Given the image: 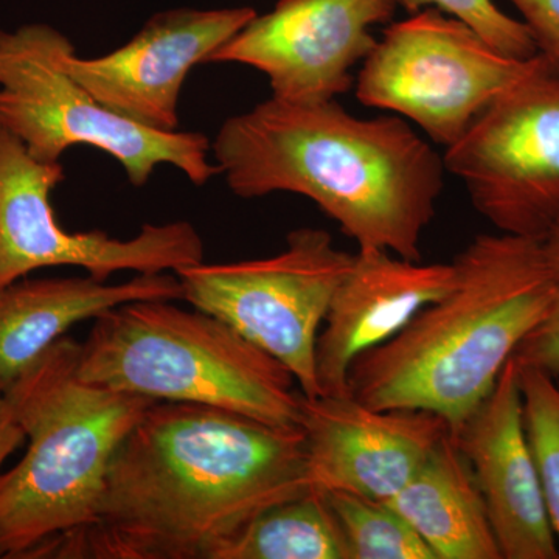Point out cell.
Listing matches in <instances>:
<instances>
[{
    "mask_svg": "<svg viewBox=\"0 0 559 559\" xmlns=\"http://www.w3.org/2000/svg\"><path fill=\"white\" fill-rule=\"evenodd\" d=\"M301 428L154 401L110 462L94 524L58 559H216L271 507L311 491Z\"/></svg>",
    "mask_w": 559,
    "mask_h": 559,
    "instance_id": "1",
    "label": "cell"
},
{
    "mask_svg": "<svg viewBox=\"0 0 559 559\" xmlns=\"http://www.w3.org/2000/svg\"><path fill=\"white\" fill-rule=\"evenodd\" d=\"M210 153L237 197L301 194L359 248L421 261L444 164L409 121L271 97L224 121Z\"/></svg>",
    "mask_w": 559,
    "mask_h": 559,
    "instance_id": "2",
    "label": "cell"
},
{
    "mask_svg": "<svg viewBox=\"0 0 559 559\" xmlns=\"http://www.w3.org/2000/svg\"><path fill=\"white\" fill-rule=\"evenodd\" d=\"M452 263L450 293L360 355L348 393L373 409L432 412L454 433L549 311L554 275L544 241L507 234L477 235Z\"/></svg>",
    "mask_w": 559,
    "mask_h": 559,
    "instance_id": "3",
    "label": "cell"
},
{
    "mask_svg": "<svg viewBox=\"0 0 559 559\" xmlns=\"http://www.w3.org/2000/svg\"><path fill=\"white\" fill-rule=\"evenodd\" d=\"M80 356L61 337L3 392L28 448L0 474V558H47L94 524L114 454L154 403L81 380Z\"/></svg>",
    "mask_w": 559,
    "mask_h": 559,
    "instance_id": "4",
    "label": "cell"
},
{
    "mask_svg": "<svg viewBox=\"0 0 559 559\" xmlns=\"http://www.w3.org/2000/svg\"><path fill=\"white\" fill-rule=\"evenodd\" d=\"M175 301L132 300L102 312L81 344V380L300 428L304 393L293 373L229 323Z\"/></svg>",
    "mask_w": 559,
    "mask_h": 559,
    "instance_id": "5",
    "label": "cell"
},
{
    "mask_svg": "<svg viewBox=\"0 0 559 559\" xmlns=\"http://www.w3.org/2000/svg\"><path fill=\"white\" fill-rule=\"evenodd\" d=\"M72 50V40L50 25L0 31V127L35 159L61 162L72 146H94L119 162L134 187L159 165H173L198 187L219 175L207 135L150 130L103 106L66 70Z\"/></svg>",
    "mask_w": 559,
    "mask_h": 559,
    "instance_id": "6",
    "label": "cell"
},
{
    "mask_svg": "<svg viewBox=\"0 0 559 559\" xmlns=\"http://www.w3.org/2000/svg\"><path fill=\"white\" fill-rule=\"evenodd\" d=\"M533 58L502 53L444 11L419 10L382 32L362 61L356 98L412 121L430 142L448 148L527 72Z\"/></svg>",
    "mask_w": 559,
    "mask_h": 559,
    "instance_id": "7",
    "label": "cell"
},
{
    "mask_svg": "<svg viewBox=\"0 0 559 559\" xmlns=\"http://www.w3.org/2000/svg\"><path fill=\"white\" fill-rule=\"evenodd\" d=\"M444 150V170L500 234L547 240L559 227V64L536 55Z\"/></svg>",
    "mask_w": 559,
    "mask_h": 559,
    "instance_id": "8",
    "label": "cell"
},
{
    "mask_svg": "<svg viewBox=\"0 0 559 559\" xmlns=\"http://www.w3.org/2000/svg\"><path fill=\"white\" fill-rule=\"evenodd\" d=\"M353 253L326 230L290 231L286 249L270 259L191 264L176 271L183 300L229 323L282 362L308 399L320 396L316 345L334 290Z\"/></svg>",
    "mask_w": 559,
    "mask_h": 559,
    "instance_id": "9",
    "label": "cell"
},
{
    "mask_svg": "<svg viewBox=\"0 0 559 559\" xmlns=\"http://www.w3.org/2000/svg\"><path fill=\"white\" fill-rule=\"evenodd\" d=\"M64 178L61 162L35 159L0 127V288L44 267H81L108 282L117 272H176L204 260V242L189 221L145 224L130 240L66 230L50 201Z\"/></svg>",
    "mask_w": 559,
    "mask_h": 559,
    "instance_id": "10",
    "label": "cell"
},
{
    "mask_svg": "<svg viewBox=\"0 0 559 559\" xmlns=\"http://www.w3.org/2000/svg\"><path fill=\"white\" fill-rule=\"evenodd\" d=\"M396 0H278L255 14L205 64H241L266 75L272 97L336 100L353 87L352 70L377 44L373 27L392 21Z\"/></svg>",
    "mask_w": 559,
    "mask_h": 559,
    "instance_id": "11",
    "label": "cell"
},
{
    "mask_svg": "<svg viewBox=\"0 0 559 559\" xmlns=\"http://www.w3.org/2000/svg\"><path fill=\"white\" fill-rule=\"evenodd\" d=\"M257 11L178 9L154 14L124 46L98 58L76 50L64 68L103 106L140 127L179 130V95L198 64L245 27Z\"/></svg>",
    "mask_w": 559,
    "mask_h": 559,
    "instance_id": "12",
    "label": "cell"
},
{
    "mask_svg": "<svg viewBox=\"0 0 559 559\" xmlns=\"http://www.w3.org/2000/svg\"><path fill=\"white\" fill-rule=\"evenodd\" d=\"M300 428L312 489L381 502L399 495L451 433L432 412L373 409L349 393L301 396Z\"/></svg>",
    "mask_w": 559,
    "mask_h": 559,
    "instance_id": "13",
    "label": "cell"
},
{
    "mask_svg": "<svg viewBox=\"0 0 559 559\" xmlns=\"http://www.w3.org/2000/svg\"><path fill=\"white\" fill-rule=\"evenodd\" d=\"M451 436L479 485L502 559H558L513 356L491 393Z\"/></svg>",
    "mask_w": 559,
    "mask_h": 559,
    "instance_id": "14",
    "label": "cell"
},
{
    "mask_svg": "<svg viewBox=\"0 0 559 559\" xmlns=\"http://www.w3.org/2000/svg\"><path fill=\"white\" fill-rule=\"evenodd\" d=\"M455 280L454 263L423 264L377 248L353 253L316 345L320 395H347L353 362L395 337Z\"/></svg>",
    "mask_w": 559,
    "mask_h": 559,
    "instance_id": "15",
    "label": "cell"
},
{
    "mask_svg": "<svg viewBox=\"0 0 559 559\" xmlns=\"http://www.w3.org/2000/svg\"><path fill=\"white\" fill-rule=\"evenodd\" d=\"M183 300L178 275L135 274L109 285L86 277L21 278L0 288V390L83 320L132 300Z\"/></svg>",
    "mask_w": 559,
    "mask_h": 559,
    "instance_id": "16",
    "label": "cell"
},
{
    "mask_svg": "<svg viewBox=\"0 0 559 559\" xmlns=\"http://www.w3.org/2000/svg\"><path fill=\"white\" fill-rule=\"evenodd\" d=\"M385 503L409 522L437 559H502L479 485L451 433Z\"/></svg>",
    "mask_w": 559,
    "mask_h": 559,
    "instance_id": "17",
    "label": "cell"
},
{
    "mask_svg": "<svg viewBox=\"0 0 559 559\" xmlns=\"http://www.w3.org/2000/svg\"><path fill=\"white\" fill-rule=\"evenodd\" d=\"M216 559H348L325 492L311 489L263 511Z\"/></svg>",
    "mask_w": 559,
    "mask_h": 559,
    "instance_id": "18",
    "label": "cell"
},
{
    "mask_svg": "<svg viewBox=\"0 0 559 559\" xmlns=\"http://www.w3.org/2000/svg\"><path fill=\"white\" fill-rule=\"evenodd\" d=\"M340 522L348 559H437L409 522L381 500L326 492Z\"/></svg>",
    "mask_w": 559,
    "mask_h": 559,
    "instance_id": "19",
    "label": "cell"
},
{
    "mask_svg": "<svg viewBox=\"0 0 559 559\" xmlns=\"http://www.w3.org/2000/svg\"><path fill=\"white\" fill-rule=\"evenodd\" d=\"M516 369L528 447L538 471L551 527L559 539V388L555 381L557 378L536 367L516 364Z\"/></svg>",
    "mask_w": 559,
    "mask_h": 559,
    "instance_id": "20",
    "label": "cell"
},
{
    "mask_svg": "<svg viewBox=\"0 0 559 559\" xmlns=\"http://www.w3.org/2000/svg\"><path fill=\"white\" fill-rule=\"evenodd\" d=\"M409 13L437 9L459 17L480 33L489 44L516 60H530L539 53L538 46L521 20L503 13L495 0H396Z\"/></svg>",
    "mask_w": 559,
    "mask_h": 559,
    "instance_id": "21",
    "label": "cell"
},
{
    "mask_svg": "<svg viewBox=\"0 0 559 559\" xmlns=\"http://www.w3.org/2000/svg\"><path fill=\"white\" fill-rule=\"evenodd\" d=\"M544 248L554 275V297L549 311L518 345L513 359L518 366L536 367L559 378V230L544 240Z\"/></svg>",
    "mask_w": 559,
    "mask_h": 559,
    "instance_id": "22",
    "label": "cell"
},
{
    "mask_svg": "<svg viewBox=\"0 0 559 559\" xmlns=\"http://www.w3.org/2000/svg\"><path fill=\"white\" fill-rule=\"evenodd\" d=\"M532 33L539 53L559 64V0H510Z\"/></svg>",
    "mask_w": 559,
    "mask_h": 559,
    "instance_id": "23",
    "label": "cell"
},
{
    "mask_svg": "<svg viewBox=\"0 0 559 559\" xmlns=\"http://www.w3.org/2000/svg\"><path fill=\"white\" fill-rule=\"evenodd\" d=\"M25 441L24 430L11 414L5 393L0 390V469L5 460ZM2 474V473H0Z\"/></svg>",
    "mask_w": 559,
    "mask_h": 559,
    "instance_id": "24",
    "label": "cell"
},
{
    "mask_svg": "<svg viewBox=\"0 0 559 559\" xmlns=\"http://www.w3.org/2000/svg\"><path fill=\"white\" fill-rule=\"evenodd\" d=\"M557 230H559V227H558V229H557Z\"/></svg>",
    "mask_w": 559,
    "mask_h": 559,
    "instance_id": "25",
    "label": "cell"
}]
</instances>
